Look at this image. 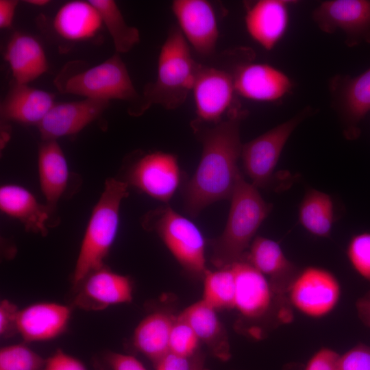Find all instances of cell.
<instances>
[{"label": "cell", "instance_id": "1", "mask_svg": "<svg viewBox=\"0 0 370 370\" xmlns=\"http://www.w3.org/2000/svg\"><path fill=\"white\" fill-rule=\"evenodd\" d=\"M245 116L240 106L212 125L197 119L191 122L202 153L194 175L182 183L184 210L189 215L197 217L209 205L230 199L241 174L238 167L243 146L240 127Z\"/></svg>", "mask_w": 370, "mask_h": 370}, {"label": "cell", "instance_id": "2", "mask_svg": "<svg viewBox=\"0 0 370 370\" xmlns=\"http://www.w3.org/2000/svg\"><path fill=\"white\" fill-rule=\"evenodd\" d=\"M200 65L194 60L179 27H173L159 53L156 79L145 86L132 114L140 115L153 104L167 110L182 106L193 90Z\"/></svg>", "mask_w": 370, "mask_h": 370}, {"label": "cell", "instance_id": "3", "mask_svg": "<svg viewBox=\"0 0 370 370\" xmlns=\"http://www.w3.org/2000/svg\"><path fill=\"white\" fill-rule=\"evenodd\" d=\"M230 200L225 229L211 243V262L218 269L230 267L243 257L273 208L262 198L258 188L247 182L242 174Z\"/></svg>", "mask_w": 370, "mask_h": 370}, {"label": "cell", "instance_id": "4", "mask_svg": "<svg viewBox=\"0 0 370 370\" xmlns=\"http://www.w3.org/2000/svg\"><path fill=\"white\" fill-rule=\"evenodd\" d=\"M128 186L125 181L106 180L81 243L72 278L75 286L90 273L103 267V261L117 234L120 206L129 195Z\"/></svg>", "mask_w": 370, "mask_h": 370}, {"label": "cell", "instance_id": "5", "mask_svg": "<svg viewBox=\"0 0 370 370\" xmlns=\"http://www.w3.org/2000/svg\"><path fill=\"white\" fill-rule=\"evenodd\" d=\"M142 223L161 238L182 268L197 278H204L207 270L205 240L190 220L165 205L147 212Z\"/></svg>", "mask_w": 370, "mask_h": 370}, {"label": "cell", "instance_id": "6", "mask_svg": "<svg viewBox=\"0 0 370 370\" xmlns=\"http://www.w3.org/2000/svg\"><path fill=\"white\" fill-rule=\"evenodd\" d=\"M56 86L62 93L88 99L109 101L120 99L140 103L142 99L134 86L125 64L117 53L101 64L84 71L70 74L62 71L56 79Z\"/></svg>", "mask_w": 370, "mask_h": 370}, {"label": "cell", "instance_id": "7", "mask_svg": "<svg viewBox=\"0 0 370 370\" xmlns=\"http://www.w3.org/2000/svg\"><path fill=\"white\" fill-rule=\"evenodd\" d=\"M313 112L307 106L293 117L243 144L241 156L245 173L257 188L267 187L290 136L298 125Z\"/></svg>", "mask_w": 370, "mask_h": 370}, {"label": "cell", "instance_id": "8", "mask_svg": "<svg viewBox=\"0 0 370 370\" xmlns=\"http://www.w3.org/2000/svg\"><path fill=\"white\" fill-rule=\"evenodd\" d=\"M287 293L290 302L299 312L319 319L327 316L336 307L341 286L330 271L310 266L297 273Z\"/></svg>", "mask_w": 370, "mask_h": 370}, {"label": "cell", "instance_id": "9", "mask_svg": "<svg viewBox=\"0 0 370 370\" xmlns=\"http://www.w3.org/2000/svg\"><path fill=\"white\" fill-rule=\"evenodd\" d=\"M312 18L324 33L341 32L349 47L370 44L369 0L323 1L312 11Z\"/></svg>", "mask_w": 370, "mask_h": 370}, {"label": "cell", "instance_id": "10", "mask_svg": "<svg viewBox=\"0 0 370 370\" xmlns=\"http://www.w3.org/2000/svg\"><path fill=\"white\" fill-rule=\"evenodd\" d=\"M184 180L175 155L154 151L143 156L131 166L125 182L167 204Z\"/></svg>", "mask_w": 370, "mask_h": 370}, {"label": "cell", "instance_id": "11", "mask_svg": "<svg viewBox=\"0 0 370 370\" xmlns=\"http://www.w3.org/2000/svg\"><path fill=\"white\" fill-rule=\"evenodd\" d=\"M197 120L213 124L223 119L239 107L233 74L226 71L200 65L192 90Z\"/></svg>", "mask_w": 370, "mask_h": 370}, {"label": "cell", "instance_id": "12", "mask_svg": "<svg viewBox=\"0 0 370 370\" xmlns=\"http://www.w3.org/2000/svg\"><path fill=\"white\" fill-rule=\"evenodd\" d=\"M332 106L343 123L345 134L354 139L359 125L370 112V67L356 76L337 75L330 80Z\"/></svg>", "mask_w": 370, "mask_h": 370}, {"label": "cell", "instance_id": "13", "mask_svg": "<svg viewBox=\"0 0 370 370\" xmlns=\"http://www.w3.org/2000/svg\"><path fill=\"white\" fill-rule=\"evenodd\" d=\"M232 74L236 95L255 101H278L293 86L285 73L269 64L242 62Z\"/></svg>", "mask_w": 370, "mask_h": 370}, {"label": "cell", "instance_id": "14", "mask_svg": "<svg viewBox=\"0 0 370 370\" xmlns=\"http://www.w3.org/2000/svg\"><path fill=\"white\" fill-rule=\"evenodd\" d=\"M171 8L188 43L202 56L214 53L219 29L210 3L206 0H175Z\"/></svg>", "mask_w": 370, "mask_h": 370}, {"label": "cell", "instance_id": "15", "mask_svg": "<svg viewBox=\"0 0 370 370\" xmlns=\"http://www.w3.org/2000/svg\"><path fill=\"white\" fill-rule=\"evenodd\" d=\"M109 101L85 98L83 100L56 103L38 128L43 141L75 134L99 118L107 109Z\"/></svg>", "mask_w": 370, "mask_h": 370}, {"label": "cell", "instance_id": "16", "mask_svg": "<svg viewBox=\"0 0 370 370\" xmlns=\"http://www.w3.org/2000/svg\"><path fill=\"white\" fill-rule=\"evenodd\" d=\"M289 0H258L245 3V24L251 38L265 50L275 47L289 24Z\"/></svg>", "mask_w": 370, "mask_h": 370}, {"label": "cell", "instance_id": "17", "mask_svg": "<svg viewBox=\"0 0 370 370\" xmlns=\"http://www.w3.org/2000/svg\"><path fill=\"white\" fill-rule=\"evenodd\" d=\"M77 286L75 303L86 310H100L132 300L130 279L104 267L90 273Z\"/></svg>", "mask_w": 370, "mask_h": 370}, {"label": "cell", "instance_id": "18", "mask_svg": "<svg viewBox=\"0 0 370 370\" xmlns=\"http://www.w3.org/2000/svg\"><path fill=\"white\" fill-rule=\"evenodd\" d=\"M231 267L235 278L234 308L247 319L262 317L271 308L274 293L268 279L244 258Z\"/></svg>", "mask_w": 370, "mask_h": 370}, {"label": "cell", "instance_id": "19", "mask_svg": "<svg viewBox=\"0 0 370 370\" xmlns=\"http://www.w3.org/2000/svg\"><path fill=\"white\" fill-rule=\"evenodd\" d=\"M71 317L67 306L38 302L19 310L16 331L25 342L52 340L64 332Z\"/></svg>", "mask_w": 370, "mask_h": 370}, {"label": "cell", "instance_id": "20", "mask_svg": "<svg viewBox=\"0 0 370 370\" xmlns=\"http://www.w3.org/2000/svg\"><path fill=\"white\" fill-rule=\"evenodd\" d=\"M242 258L268 279L277 295L287 293L297 274L295 266L286 256L280 244L269 238L255 237L249 251Z\"/></svg>", "mask_w": 370, "mask_h": 370}, {"label": "cell", "instance_id": "21", "mask_svg": "<svg viewBox=\"0 0 370 370\" xmlns=\"http://www.w3.org/2000/svg\"><path fill=\"white\" fill-rule=\"evenodd\" d=\"M54 98L45 90L14 82L1 101V117L5 121L38 125L55 104Z\"/></svg>", "mask_w": 370, "mask_h": 370}, {"label": "cell", "instance_id": "22", "mask_svg": "<svg viewBox=\"0 0 370 370\" xmlns=\"http://www.w3.org/2000/svg\"><path fill=\"white\" fill-rule=\"evenodd\" d=\"M5 59L14 82L28 84L48 69L47 58L40 43L32 36L16 32L9 40Z\"/></svg>", "mask_w": 370, "mask_h": 370}, {"label": "cell", "instance_id": "23", "mask_svg": "<svg viewBox=\"0 0 370 370\" xmlns=\"http://www.w3.org/2000/svg\"><path fill=\"white\" fill-rule=\"evenodd\" d=\"M0 208L4 214L21 221L27 231L47 234V222L53 211L47 205L40 204L25 188L16 184L2 186Z\"/></svg>", "mask_w": 370, "mask_h": 370}, {"label": "cell", "instance_id": "24", "mask_svg": "<svg viewBox=\"0 0 370 370\" xmlns=\"http://www.w3.org/2000/svg\"><path fill=\"white\" fill-rule=\"evenodd\" d=\"M103 22L99 12L89 1H71L56 13L53 28L65 40L79 42L95 36Z\"/></svg>", "mask_w": 370, "mask_h": 370}, {"label": "cell", "instance_id": "25", "mask_svg": "<svg viewBox=\"0 0 370 370\" xmlns=\"http://www.w3.org/2000/svg\"><path fill=\"white\" fill-rule=\"evenodd\" d=\"M38 173L41 190L53 211L64 192L69 171L64 153L56 140H45L38 150Z\"/></svg>", "mask_w": 370, "mask_h": 370}, {"label": "cell", "instance_id": "26", "mask_svg": "<svg viewBox=\"0 0 370 370\" xmlns=\"http://www.w3.org/2000/svg\"><path fill=\"white\" fill-rule=\"evenodd\" d=\"M178 317L192 328L199 341L214 356L223 360L229 358L228 338L216 309L202 299L186 308Z\"/></svg>", "mask_w": 370, "mask_h": 370}, {"label": "cell", "instance_id": "27", "mask_svg": "<svg viewBox=\"0 0 370 370\" xmlns=\"http://www.w3.org/2000/svg\"><path fill=\"white\" fill-rule=\"evenodd\" d=\"M174 319L167 313L154 312L145 317L134 330V346L155 365L169 352V336Z\"/></svg>", "mask_w": 370, "mask_h": 370}, {"label": "cell", "instance_id": "28", "mask_svg": "<svg viewBox=\"0 0 370 370\" xmlns=\"http://www.w3.org/2000/svg\"><path fill=\"white\" fill-rule=\"evenodd\" d=\"M334 218V205L330 195L316 189L306 191L299 207L298 219L308 232L321 238L330 236Z\"/></svg>", "mask_w": 370, "mask_h": 370}, {"label": "cell", "instance_id": "29", "mask_svg": "<svg viewBox=\"0 0 370 370\" xmlns=\"http://www.w3.org/2000/svg\"><path fill=\"white\" fill-rule=\"evenodd\" d=\"M97 9L103 24L109 32L116 53L130 51L140 41V33L137 28L130 26L114 1L89 0Z\"/></svg>", "mask_w": 370, "mask_h": 370}, {"label": "cell", "instance_id": "30", "mask_svg": "<svg viewBox=\"0 0 370 370\" xmlns=\"http://www.w3.org/2000/svg\"><path fill=\"white\" fill-rule=\"evenodd\" d=\"M203 300L214 309L232 308L235 278L231 266L208 271L204 278Z\"/></svg>", "mask_w": 370, "mask_h": 370}, {"label": "cell", "instance_id": "31", "mask_svg": "<svg viewBox=\"0 0 370 370\" xmlns=\"http://www.w3.org/2000/svg\"><path fill=\"white\" fill-rule=\"evenodd\" d=\"M45 361L25 344H13L0 349V370H42Z\"/></svg>", "mask_w": 370, "mask_h": 370}, {"label": "cell", "instance_id": "32", "mask_svg": "<svg viewBox=\"0 0 370 370\" xmlns=\"http://www.w3.org/2000/svg\"><path fill=\"white\" fill-rule=\"evenodd\" d=\"M346 254L353 269L370 282V232L354 235L348 243Z\"/></svg>", "mask_w": 370, "mask_h": 370}, {"label": "cell", "instance_id": "33", "mask_svg": "<svg viewBox=\"0 0 370 370\" xmlns=\"http://www.w3.org/2000/svg\"><path fill=\"white\" fill-rule=\"evenodd\" d=\"M199 339L192 328L178 316L175 317L169 336V352L190 358L196 353Z\"/></svg>", "mask_w": 370, "mask_h": 370}, {"label": "cell", "instance_id": "34", "mask_svg": "<svg viewBox=\"0 0 370 370\" xmlns=\"http://www.w3.org/2000/svg\"><path fill=\"white\" fill-rule=\"evenodd\" d=\"M337 370H370V345L359 344L340 355Z\"/></svg>", "mask_w": 370, "mask_h": 370}, {"label": "cell", "instance_id": "35", "mask_svg": "<svg viewBox=\"0 0 370 370\" xmlns=\"http://www.w3.org/2000/svg\"><path fill=\"white\" fill-rule=\"evenodd\" d=\"M339 358L336 351L322 347L312 355L304 370H337Z\"/></svg>", "mask_w": 370, "mask_h": 370}, {"label": "cell", "instance_id": "36", "mask_svg": "<svg viewBox=\"0 0 370 370\" xmlns=\"http://www.w3.org/2000/svg\"><path fill=\"white\" fill-rule=\"evenodd\" d=\"M42 370H87L84 364L76 358L61 349L48 358Z\"/></svg>", "mask_w": 370, "mask_h": 370}, {"label": "cell", "instance_id": "37", "mask_svg": "<svg viewBox=\"0 0 370 370\" xmlns=\"http://www.w3.org/2000/svg\"><path fill=\"white\" fill-rule=\"evenodd\" d=\"M19 310L17 306L8 299L0 304V335L7 337L16 331V320Z\"/></svg>", "mask_w": 370, "mask_h": 370}, {"label": "cell", "instance_id": "38", "mask_svg": "<svg viewBox=\"0 0 370 370\" xmlns=\"http://www.w3.org/2000/svg\"><path fill=\"white\" fill-rule=\"evenodd\" d=\"M107 361L112 370H147L135 357L125 354L110 352Z\"/></svg>", "mask_w": 370, "mask_h": 370}, {"label": "cell", "instance_id": "39", "mask_svg": "<svg viewBox=\"0 0 370 370\" xmlns=\"http://www.w3.org/2000/svg\"><path fill=\"white\" fill-rule=\"evenodd\" d=\"M193 356L184 357L168 352L156 365V370H192Z\"/></svg>", "mask_w": 370, "mask_h": 370}, {"label": "cell", "instance_id": "40", "mask_svg": "<svg viewBox=\"0 0 370 370\" xmlns=\"http://www.w3.org/2000/svg\"><path fill=\"white\" fill-rule=\"evenodd\" d=\"M18 1L16 0L0 1V27L1 29L8 28L12 25Z\"/></svg>", "mask_w": 370, "mask_h": 370}, {"label": "cell", "instance_id": "41", "mask_svg": "<svg viewBox=\"0 0 370 370\" xmlns=\"http://www.w3.org/2000/svg\"><path fill=\"white\" fill-rule=\"evenodd\" d=\"M356 308L360 321L370 328V291L357 300Z\"/></svg>", "mask_w": 370, "mask_h": 370}, {"label": "cell", "instance_id": "42", "mask_svg": "<svg viewBox=\"0 0 370 370\" xmlns=\"http://www.w3.org/2000/svg\"><path fill=\"white\" fill-rule=\"evenodd\" d=\"M192 370H208L204 367V357L199 352H197L193 356V365Z\"/></svg>", "mask_w": 370, "mask_h": 370}, {"label": "cell", "instance_id": "43", "mask_svg": "<svg viewBox=\"0 0 370 370\" xmlns=\"http://www.w3.org/2000/svg\"><path fill=\"white\" fill-rule=\"evenodd\" d=\"M25 2L33 5L43 6L45 5H47L49 2V1L48 0H27V1H25Z\"/></svg>", "mask_w": 370, "mask_h": 370}]
</instances>
